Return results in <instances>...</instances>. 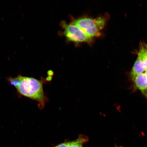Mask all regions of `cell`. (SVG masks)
Returning <instances> with one entry per match:
<instances>
[{
	"instance_id": "6da1fadb",
	"label": "cell",
	"mask_w": 147,
	"mask_h": 147,
	"mask_svg": "<svg viewBox=\"0 0 147 147\" xmlns=\"http://www.w3.org/2000/svg\"><path fill=\"white\" fill-rule=\"evenodd\" d=\"M9 81L20 94L37 101L40 108L44 107L45 98L41 81L20 75L9 78Z\"/></svg>"
},
{
	"instance_id": "7a4b0ae2",
	"label": "cell",
	"mask_w": 147,
	"mask_h": 147,
	"mask_svg": "<svg viewBox=\"0 0 147 147\" xmlns=\"http://www.w3.org/2000/svg\"><path fill=\"white\" fill-rule=\"evenodd\" d=\"M63 25L64 34L69 41L77 43L83 42L90 43L92 41V38L86 35L76 25L71 23L69 24L64 23Z\"/></svg>"
},
{
	"instance_id": "3957f363",
	"label": "cell",
	"mask_w": 147,
	"mask_h": 147,
	"mask_svg": "<svg viewBox=\"0 0 147 147\" xmlns=\"http://www.w3.org/2000/svg\"><path fill=\"white\" fill-rule=\"evenodd\" d=\"M71 23L78 27L86 35L90 38L101 35L94 19L89 18H83L74 20Z\"/></svg>"
},
{
	"instance_id": "277c9868",
	"label": "cell",
	"mask_w": 147,
	"mask_h": 147,
	"mask_svg": "<svg viewBox=\"0 0 147 147\" xmlns=\"http://www.w3.org/2000/svg\"><path fill=\"white\" fill-rule=\"evenodd\" d=\"M88 141L87 137L82 135L76 140L62 143L54 147H83L84 144Z\"/></svg>"
},
{
	"instance_id": "5b68a950",
	"label": "cell",
	"mask_w": 147,
	"mask_h": 147,
	"mask_svg": "<svg viewBox=\"0 0 147 147\" xmlns=\"http://www.w3.org/2000/svg\"><path fill=\"white\" fill-rule=\"evenodd\" d=\"M147 67L144 61L140 59L137 58L131 72V77L132 80H134L138 75L142 74L143 71H146Z\"/></svg>"
},
{
	"instance_id": "8992f818",
	"label": "cell",
	"mask_w": 147,
	"mask_h": 147,
	"mask_svg": "<svg viewBox=\"0 0 147 147\" xmlns=\"http://www.w3.org/2000/svg\"><path fill=\"white\" fill-rule=\"evenodd\" d=\"M136 87L146 95H147V76L145 73L138 75L134 80Z\"/></svg>"
},
{
	"instance_id": "52a82bcc",
	"label": "cell",
	"mask_w": 147,
	"mask_h": 147,
	"mask_svg": "<svg viewBox=\"0 0 147 147\" xmlns=\"http://www.w3.org/2000/svg\"><path fill=\"white\" fill-rule=\"evenodd\" d=\"M146 46H141L138 58L140 59L144 62L147 67V54Z\"/></svg>"
},
{
	"instance_id": "ba28073f",
	"label": "cell",
	"mask_w": 147,
	"mask_h": 147,
	"mask_svg": "<svg viewBox=\"0 0 147 147\" xmlns=\"http://www.w3.org/2000/svg\"><path fill=\"white\" fill-rule=\"evenodd\" d=\"M94 21L99 30L103 28L105 24V21L103 18L99 17L94 19Z\"/></svg>"
},
{
	"instance_id": "9c48e42d",
	"label": "cell",
	"mask_w": 147,
	"mask_h": 147,
	"mask_svg": "<svg viewBox=\"0 0 147 147\" xmlns=\"http://www.w3.org/2000/svg\"><path fill=\"white\" fill-rule=\"evenodd\" d=\"M145 74H146V76H147V67L146 70V73H145Z\"/></svg>"
},
{
	"instance_id": "30bf717a",
	"label": "cell",
	"mask_w": 147,
	"mask_h": 147,
	"mask_svg": "<svg viewBox=\"0 0 147 147\" xmlns=\"http://www.w3.org/2000/svg\"><path fill=\"white\" fill-rule=\"evenodd\" d=\"M115 147H124L123 146H115Z\"/></svg>"
},
{
	"instance_id": "8fae6325",
	"label": "cell",
	"mask_w": 147,
	"mask_h": 147,
	"mask_svg": "<svg viewBox=\"0 0 147 147\" xmlns=\"http://www.w3.org/2000/svg\"><path fill=\"white\" fill-rule=\"evenodd\" d=\"M147 49V45H146Z\"/></svg>"
}]
</instances>
